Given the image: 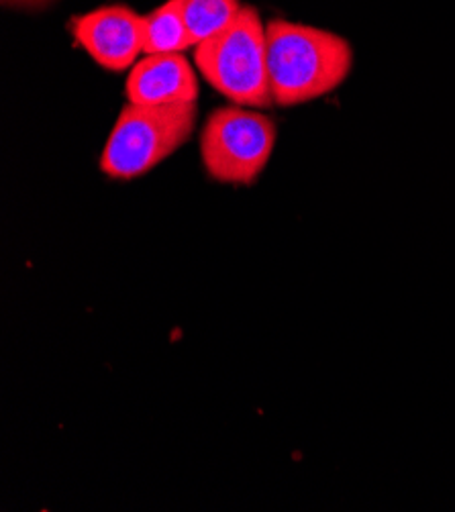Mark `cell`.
Masks as SVG:
<instances>
[{"label":"cell","mask_w":455,"mask_h":512,"mask_svg":"<svg viewBox=\"0 0 455 512\" xmlns=\"http://www.w3.org/2000/svg\"><path fill=\"white\" fill-rule=\"evenodd\" d=\"M274 105L296 107L339 88L353 68V49L337 33L272 19L266 27Z\"/></svg>","instance_id":"6da1fadb"},{"label":"cell","mask_w":455,"mask_h":512,"mask_svg":"<svg viewBox=\"0 0 455 512\" xmlns=\"http://www.w3.org/2000/svg\"><path fill=\"white\" fill-rule=\"evenodd\" d=\"M194 64L235 105L254 109L274 105L266 27L254 7H243L227 29L198 43Z\"/></svg>","instance_id":"7a4b0ae2"},{"label":"cell","mask_w":455,"mask_h":512,"mask_svg":"<svg viewBox=\"0 0 455 512\" xmlns=\"http://www.w3.org/2000/svg\"><path fill=\"white\" fill-rule=\"evenodd\" d=\"M196 102L123 107L100 156V170L115 180H133L160 166L194 133Z\"/></svg>","instance_id":"3957f363"},{"label":"cell","mask_w":455,"mask_h":512,"mask_svg":"<svg viewBox=\"0 0 455 512\" xmlns=\"http://www.w3.org/2000/svg\"><path fill=\"white\" fill-rule=\"evenodd\" d=\"M276 145L270 117L243 107L213 111L200 133V156L207 174L223 184H254Z\"/></svg>","instance_id":"277c9868"},{"label":"cell","mask_w":455,"mask_h":512,"mask_svg":"<svg viewBox=\"0 0 455 512\" xmlns=\"http://www.w3.org/2000/svg\"><path fill=\"white\" fill-rule=\"evenodd\" d=\"M74 37L105 70L123 72L145 47V17L127 7H103L74 19Z\"/></svg>","instance_id":"5b68a950"},{"label":"cell","mask_w":455,"mask_h":512,"mask_svg":"<svg viewBox=\"0 0 455 512\" xmlns=\"http://www.w3.org/2000/svg\"><path fill=\"white\" fill-rule=\"evenodd\" d=\"M125 94L133 105L147 107L196 102L198 80L182 54H154L131 68Z\"/></svg>","instance_id":"8992f818"},{"label":"cell","mask_w":455,"mask_h":512,"mask_svg":"<svg viewBox=\"0 0 455 512\" xmlns=\"http://www.w3.org/2000/svg\"><path fill=\"white\" fill-rule=\"evenodd\" d=\"M192 37L184 23L178 0H168L166 5L145 17V47L147 56L154 54H180L192 47Z\"/></svg>","instance_id":"52a82bcc"},{"label":"cell","mask_w":455,"mask_h":512,"mask_svg":"<svg viewBox=\"0 0 455 512\" xmlns=\"http://www.w3.org/2000/svg\"><path fill=\"white\" fill-rule=\"evenodd\" d=\"M178 5L194 45L227 29L243 9L239 0H178Z\"/></svg>","instance_id":"ba28073f"},{"label":"cell","mask_w":455,"mask_h":512,"mask_svg":"<svg viewBox=\"0 0 455 512\" xmlns=\"http://www.w3.org/2000/svg\"><path fill=\"white\" fill-rule=\"evenodd\" d=\"M5 5H13V7H41V5H47L49 0H3Z\"/></svg>","instance_id":"9c48e42d"}]
</instances>
